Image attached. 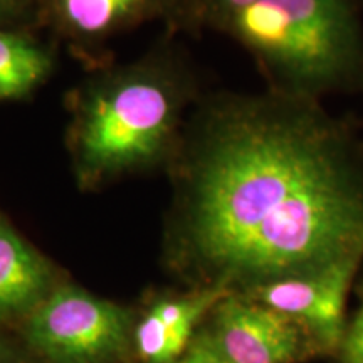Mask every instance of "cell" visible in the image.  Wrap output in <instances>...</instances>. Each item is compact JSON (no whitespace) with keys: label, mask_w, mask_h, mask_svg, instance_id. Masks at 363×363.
Returning <instances> with one entry per match:
<instances>
[{"label":"cell","mask_w":363,"mask_h":363,"mask_svg":"<svg viewBox=\"0 0 363 363\" xmlns=\"http://www.w3.org/2000/svg\"><path fill=\"white\" fill-rule=\"evenodd\" d=\"M180 157L170 261L192 288L363 261V138L320 101L229 94Z\"/></svg>","instance_id":"1"},{"label":"cell","mask_w":363,"mask_h":363,"mask_svg":"<svg viewBox=\"0 0 363 363\" xmlns=\"http://www.w3.org/2000/svg\"><path fill=\"white\" fill-rule=\"evenodd\" d=\"M219 22L272 93L320 103L330 94H363L357 0H261Z\"/></svg>","instance_id":"2"},{"label":"cell","mask_w":363,"mask_h":363,"mask_svg":"<svg viewBox=\"0 0 363 363\" xmlns=\"http://www.w3.org/2000/svg\"><path fill=\"white\" fill-rule=\"evenodd\" d=\"M185 89L177 72L143 66L91 94L76 128L81 169L111 175L169 157L179 136Z\"/></svg>","instance_id":"3"},{"label":"cell","mask_w":363,"mask_h":363,"mask_svg":"<svg viewBox=\"0 0 363 363\" xmlns=\"http://www.w3.org/2000/svg\"><path fill=\"white\" fill-rule=\"evenodd\" d=\"M136 315L78 286H56L22 321V338L44 363H121L133 355Z\"/></svg>","instance_id":"4"},{"label":"cell","mask_w":363,"mask_h":363,"mask_svg":"<svg viewBox=\"0 0 363 363\" xmlns=\"http://www.w3.org/2000/svg\"><path fill=\"white\" fill-rule=\"evenodd\" d=\"M203 328L229 363H311L328 358L305 326L244 294L222 298Z\"/></svg>","instance_id":"5"},{"label":"cell","mask_w":363,"mask_h":363,"mask_svg":"<svg viewBox=\"0 0 363 363\" xmlns=\"http://www.w3.org/2000/svg\"><path fill=\"white\" fill-rule=\"evenodd\" d=\"M362 264L363 261L357 259L343 261L271 281L242 294L305 326L333 360L347 325L348 293Z\"/></svg>","instance_id":"6"},{"label":"cell","mask_w":363,"mask_h":363,"mask_svg":"<svg viewBox=\"0 0 363 363\" xmlns=\"http://www.w3.org/2000/svg\"><path fill=\"white\" fill-rule=\"evenodd\" d=\"M54 288L51 264L0 216V320L22 323Z\"/></svg>","instance_id":"7"},{"label":"cell","mask_w":363,"mask_h":363,"mask_svg":"<svg viewBox=\"0 0 363 363\" xmlns=\"http://www.w3.org/2000/svg\"><path fill=\"white\" fill-rule=\"evenodd\" d=\"M51 61L19 34L0 30V99L21 98L45 78Z\"/></svg>","instance_id":"8"},{"label":"cell","mask_w":363,"mask_h":363,"mask_svg":"<svg viewBox=\"0 0 363 363\" xmlns=\"http://www.w3.org/2000/svg\"><path fill=\"white\" fill-rule=\"evenodd\" d=\"M158 0H56L59 16L81 34L96 35L136 19Z\"/></svg>","instance_id":"9"},{"label":"cell","mask_w":363,"mask_h":363,"mask_svg":"<svg viewBox=\"0 0 363 363\" xmlns=\"http://www.w3.org/2000/svg\"><path fill=\"white\" fill-rule=\"evenodd\" d=\"M337 363H363V286L358 289V306L347 318L342 342L338 345Z\"/></svg>","instance_id":"10"},{"label":"cell","mask_w":363,"mask_h":363,"mask_svg":"<svg viewBox=\"0 0 363 363\" xmlns=\"http://www.w3.org/2000/svg\"><path fill=\"white\" fill-rule=\"evenodd\" d=\"M175 363H229V360L222 355L214 340L211 338V335L207 333V330L202 325L192 342H190L187 350Z\"/></svg>","instance_id":"11"},{"label":"cell","mask_w":363,"mask_h":363,"mask_svg":"<svg viewBox=\"0 0 363 363\" xmlns=\"http://www.w3.org/2000/svg\"><path fill=\"white\" fill-rule=\"evenodd\" d=\"M207 2L212 12L216 13L217 22H219L224 17L230 16V13L238 12L240 9H246L256 2H261V0H207Z\"/></svg>","instance_id":"12"},{"label":"cell","mask_w":363,"mask_h":363,"mask_svg":"<svg viewBox=\"0 0 363 363\" xmlns=\"http://www.w3.org/2000/svg\"><path fill=\"white\" fill-rule=\"evenodd\" d=\"M0 363H22L21 352L2 335H0Z\"/></svg>","instance_id":"13"},{"label":"cell","mask_w":363,"mask_h":363,"mask_svg":"<svg viewBox=\"0 0 363 363\" xmlns=\"http://www.w3.org/2000/svg\"><path fill=\"white\" fill-rule=\"evenodd\" d=\"M19 2H21V0H0V16L11 12L12 9L16 7Z\"/></svg>","instance_id":"14"}]
</instances>
